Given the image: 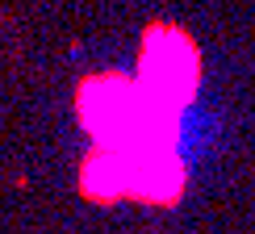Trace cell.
Segmentation results:
<instances>
[{"label":"cell","mask_w":255,"mask_h":234,"mask_svg":"<svg viewBox=\"0 0 255 234\" xmlns=\"http://www.w3.org/2000/svg\"><path fill=\"white\" fill-rule=\"evenodd\" d=\"M142 92H151L159 105L180 109L193 101L197 88V50L176 29H151L142 50Z\"/></svg>","instance_id":"obj_1"}]
</instances>
